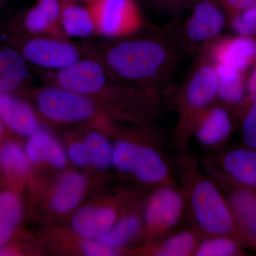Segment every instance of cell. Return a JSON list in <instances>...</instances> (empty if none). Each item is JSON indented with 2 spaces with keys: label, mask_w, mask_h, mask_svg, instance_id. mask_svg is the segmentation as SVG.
I'll list each match as a JSON object with an SVG mask.
<instances>
[{
  "label": "cell",
  "mask_w": 256,
  "mask_h": 256,
  "mask_svg": "<svg viewBox=\"0 0 256 256\" xmlns=\"http://www.w3.org/2000/svg\"><path fill=\"white\" fill-rule=\"evenodd\" d=\"M0 119L21 136H30L40 128L36 114L31 106L12 94L0 92Z\"/></svg>",
  "instance_id": "cell-15"
},
{
  "label": "cell",
  "mask_w": 256,
  "mask_h": 256,
  "mask_svg": "<svg viewBox=\"0 0 256 256\" xmlns=\"http://www.w3.org/2000/svg\"><path fill=\"white\" fill-rule=\"evenodd\" d=\"M76 2H82L86 3V4H88L90 3L98 1V0H76Z\"/></svg>",
  "instance_id": "cell-36"
},
{
  "label": "cell",
  "mask_w": 256,
  "mask_h": 256,
  "mask_svg": "<svg viewBox=\"0 0 256 256\" xmlns=\"http://www.w3.org/2000/svg\"><path fill=\"white\" fill-rule=\"evenodd\" d=\"M234 128L232 110L222 102H214L197 118L192 138L203 148L218 151L232 137Z\"/></svg>",
  "instance_id": "cell-12"
},
{
  "label": "cell",
  "mask_w": 256,
  "mask_h": 256,
  "mask_svg": "<svg viewBox=\"0 0 256 256\" xmlns=\"http://www.w3.org/2000/svg\"><path fill=\"white\" fill-rule=\"evenodd\" d=\"M166 146L164 133L156 126L146 142L121 138L114 146L112 165L152 188L178 186L172 162L166 154Z\"/></svg>",
  "instance_id": "cell-3"
},
{
  "label": "cell",
  "mask_w": 256,
  "mask_h": 256,
  "mask_svg": "<svg viewBox=\"0 0 256 256\" xmlns=\"http://www.w3.org/2000/svg\"><path fill=\"white\" fill-rule=\"evenodd\" d=\"M236 34L256 38V6L228 18Z\"/></svg>",
  "instance_id": "cell-28"
},
{
  "label": "cell",
  "mask_w": 256,
  "mask_h": 256,
  "mask_svg": "<svg viewBox=\"0 0 256 256\" xmlns=\"http://www.w3.org/2000/svg\"><path fill=\"white\" fill-rule=\"evenodd\" d=\"M4 122H2L1 119H0V136H2L3 132V129H4V126H3Z\"/></svg>",
  "instance_id": "cell-37"
},
{
  "label": "cell",
  "mask_w": 256,
  "mask_h": 256,
  "mask_svg": "<svg viewBox=\"0 0 256 256\" xmlns=\"http://www.w3.org/2000/svg\"><path fill=\"white\" fill-rule=\"evenodd\" d=\"M14 254L12 249L8 248H0V256H12Z\"/></svg>",
  "instance_id": "cell-35"
},
{
  "label": "cell",
  "mask_w": 256,
  "mask_h": 256,
  "mask_svg": "<svg viewBox=\"0 0 256 256\" xmlns=\"http://www.w3.org/2000/svg\"><path fill=\"white\" fill-rule=\"evenodd\" d=\"M244 245L228 236H210L200 240L194 256H244Z\"/></svg>",
  "instance_id": "cell-25"
},
{
  "label": "cell",
  "mask_w": 256,
  "mask_h": 256,
  "mask_svg": "<svg viewBox=\"0 0 256 256\" xmlns=\"http://www.w3.org/2000/svg\"><path fill=\"white\" fill-rule=\"evenodd\" d=\"M26 154L33 162H48L57 168H63L66 156L62 146L48 131L38 128L30 136Z\"/></svg>",
  "instance_id": "cell-20"
},
{
  "label": "cell",
  "mask_w": 256,
  "mask_h": 256,
  "mask_svg": "<svg viewBox=\"0 0 256 256\" xmlns=\"http://www.w3.org/2000/svg\"><path fill=\"white\" fill-rule=\"evenodd\" d=\"M186 214L182 192L178 186L153 188L143 210V232L148 242L172 233Z\"/></svg>",
  "instance_id": "cell-6"
},
{
  "label": "cell",
  "mask_w": 256,
  "mask_h": 256,
  "mask_svg": "<svg viewBox=\"0 0 256 256\" xmlns=\"http://www.w3.org/2000/svg\"><path fill=\"white\" fill-rule=\"evenodd\" d=\"M95 24L96 34L107 38L134 36L144 26V18L136 0H98L87 4Z\"/></svg>",
  "instance_id": "cell-8"
},
{
  "label": "cell",
  "mask_w": 256,
  "mask_h": 256,
  "mask_svg": "<svg viewBox=\"0 0 256 256\" xmlns=\"http://www.w3.org/2000/svg\"><path fill=\"white\" fill-rule=\"evenodd\" d=\"M22 214L21 202L14 194L6 192L0 194V248L11 236Z\"/></svg>",
  "instance_id": "cell-24"
},
{
  "label": "cell",
  "mask_w": 256,
  "mask_h": 256,
  "mask_svg": "<svg viewBox=\"0 0 256 256\" xmlns=\"http://www.w3.org/2000/svg\"><path fill=\"white\" fill-rule=\"evenodd\" d=\"M121 40L96 56L108 73L117 82L162 95L186 58L173 25Z\"/></svg>",
  "instance_id": "cell-1"
},
{
  "label": "cell",
  "mask_w": 256,
  "mask_h": 256,
  "mask_svg": "<svg viewBox=\"0 0 256 256\" xmlns=\"http://www.w3.org/2000/svg\"><path fill=\"white\" fill-rule=\"evenodd\" d=\"M228 18L256 6V0H218Z\"/></svg>",
  "instance_id": "cell-32"
},
{
  "label": "cell",
  "mask_w": 256,
  "mask_h": 256,
  "mask_svg": "<svg viewBox=\"0 0 256 256\" xmlns=\"http://www.w3.org/2000/svg\"><path fill=\"white\" fill-rule=\"evenodd\" d=\"M62 0H37L26 12L23 28L30 36H46L68 40L60 25Z\"/></svg>",
  "instance_id": "cell-14"
},
{
  "label": "cell",
  "mask_w": 256,
  "mask_h": 256,
  "mask_svg": "<svg viewBox=\"0 0 256 256\" xmlns=\"http://www.w3.org/2000/svg\"><path fill=\"white\" fill-rule=\"evenodd\" d=\"M201 236L191 227L149 242L146 254L154 256H194Z\"/></svg>",
  "instance_id": "cell-18"
},
{
  "label": "cell",
  "mask_w": 256,
  "mask_h": 256,
  "mask_svg": "<svg viewBox=\"0 0 256 256\" xmlns=\"http://www.w3.org/2000/svg\"><path fill=\"white\" fill-rule=\"evenodd\" d=\"M0 166L10 174L22 175L28 172L30 160L16 143H5L0 148Z\"/></svg>",
  "instance_id": "cell-27"
},
{
  "label": "cell",
  "mask_w": 256,
  "mask_h": 256,
  "mask_svg": "<svg viewBox=\"0 0 256 256\" xmlns=\"http://www.w3.org/2000/svg\"><path fill=\"white\" fill-rule=\"evenodd\" d=\"M141 232H143V218L136 214H130L117 220L97 238L119 252L120 249L137 238Z\"/></svg>",
  "instance_id": "cell-23"
},
{
  "label": "cell",
  "mask_w": 256,
  "mask_h": 256,
  "mask_svg": "<svg viewBox=\"0 0 256 256\" xmlns=\"http://www.w3.org/2000/svg\"><path fill=\"white\" fill-rule=\"evenodd\" d=\"M230 181L256 190V150L244 144L217 152L204 162Z\"/></svg>",
  "instance_id": "cell-11"
},
{
  "label": "cell",
  "mask_w": 256,
  "mask_h": 256,
  "mask_svg": "<svg viewBox=\"0 0 256 256\" xmlns=\"http://www.w3.org/2000/svg\"><path fill=\"white\" fill-rule=\"evenodd\" d=\"M200 54L198 62L178 92V120L171 144L178 152H188L192 130L198 116L217 99L218 77L214 64Z\"/></svg>",
  "instance_id": "cell-4"
},
{
  "label": "cell",
  "mask_w": 256,
  "mask_h": 256,
  "mask_svg": "<svg viewBox=\"0 0 256 256\" xmlns=\"http://www.w3.org/2000/svg\"><path fill=\"white\" fill-rule=\"evenodd\" d=\"M172 164L184 197L185 214L188 216L190 227L202 238L228 236L244 245L226 197L218 184L202 171L196 158L188 152H178Z\"/></svg>",
  "instance_id": "cell-2"
},
{
  "label": "cell",
  "mask_w": 256,
  "mask_h": 256,
  "mask_svg": "<svg viewBox=\"0 0 256 256\" xmlns=\"http://www.w3.org/2000/svg\"><path fill=\"white\" fill-rule=\"evenodd\" d=\"M86 188L84 175L67 173L60 178L54 192L50 206L57 213H66L76 208L82 200Z\"/></svg>",
  "instance_id": "cell-22"
},
{
  "label": "cell",
  "mask_w": 256,
  "mask_h": 256,
  "mask_svg": "<svg viewBox=\"0 0 256 256\" xmlns=\"http://www.w3.org/2000/svg\"><path fill=\"white\" fill-rule=\"evenodd\" d=\"M118 214L112 206L84 207L72 220L74 232L86 238H98L117 222Z\"/></svg>",
  "instance_id": "cell-17"
},
{
  "label": "cell",
  "mask_w": 256,
  "mask_h": 256,
  "mask_svg": "<svg viewBox=\"0 0 256 256\" xmlns=\"http://www.w3.org/2000/svg\"><path fill=\"white\" fill-rule=\"evenodd\" d=\"M37 108L40 114L57 124H76L95 118L101 112L95 100L56 86L40 88L36 94Z\"/></svg>",
  "instance_id": "cell-7"
},
{
  "label": "cell",
  "mask_w": 256,
  "mask_h": 256,
  "mask_svg": "<svg viewBox=\"0 0 256 256\" xmlns=\"http://www.w3.org/2000/svg\"><path fill=\"white\" fill-rule=\"evenodd\" d=\"M14 48L26 63L48 70H60L82 58L80 48L68 40L46 36L15 37Z\"/></svg>",
  "instance_id": "cell-9"
},
{
  "label": "cell",
  "mask_w": 256,
  "mask_h": 256,
  "mask_svg": "<svg viewBox=\"0 0 256 256\" xmlns=\"http://www.w3.org/2000/svg\"><path fill=\"white\" fill-rule=\"evenodd\" d=\"M68 156L70 161L78 166H86L90 164L88 150L85 142H76L69 148Z\"/></svg>",
  "instance_id": "cell-33"
},
{
  "label": "cell",
  "mask_w": 256,
  "mask_h": 256,
  "mask_svg": "<svg viewBox=\"0 0 256 256\" xmlns=\"http://www.w3.org/2000/svg\"><path fill=\"white\" fill-rule=\"evenodd\" d=\"M256 102V62L252 65V72L250 75L247 78V86H246V97L245 104H244L242 111L252 104ZM240 114L238 116H240Z\"/></svg>",
  "instance_id": "cell-34"
},
{
  "label": "cell",
  "mask_w": 256,
  "mask_h": 256,
  "mask_svg": "<svg viewBox=\"0 0 256 256\" xmlns=\"http://www.w3.org/2000/svg\"><path fill=\"white\" fill-rule=\"evenodd\" d=\"M203 166L226 197L244 245L256 250V190L230 181L210 165L203 162Z\"/></svg>",
  "instance_id": "cell-10"
},
{
  "label": "cell",
  "mask_w": 256,
  "mask_h": 256,
  "mask_svg": "<svg viewBox=\"0 0 256 256\" xmlns=\"http://www.w3.org/2000/svg\"><path fill=\"white\" fill-rule=\"evenodd\" d=\"M28 63L14 47L0 46V92L12 94L28 79Z\"/></svg>",
  "instance_id": "cell-19"
},
{
  "label": "cell",
  "mask_w": 256,
  "mask_h": 256,
  "mask_svg": "<svg viewBox=\"0 0 256 256\" xmlns=\"http://www.w3.org/2000/svg\"><path fill=\"white\" fill-rule=\"evenodd\" d=\"M191 10L181 24L173 25L186 57L198 53L222 36L228 20L218 0H196Z\"/></svg>",
  "instance_id": "cell-5"
},
{
  "label": "cell",
  "mask_w": 256,
  "mask_h": 256,
  "mask_svg": "<svg viewBox=\"0 0 256 256\" xmlns=\"http://www.w3.org/2000/svg\"><path fill=\"white\" fill-rule=\"evenodd\" d=\"M198 53L207 56L214 64L228 66L246 72L256 62V38L220 36Z\"/></svg>",
  "instance_id": "cell-13"
},
{
  "label": "cell",
  "mask_w": 256,
  "mask_h": 256,
  "mask_svg": "<svg viewBox=\"0 0 256 256\" xmlns=\"http://www.w3.org/2000/svg\"><path fill=\"white\" fill-rule=\"evenodd\" d=\"M90 163L99 170H106L112 164L114 146L110 141L100 132L89 133L86 138Z\"/></svg>",
  "instance_id": "cell-26"
},
{
  "label": "cell",
  "mask_w": 256,
  "mask_h": 256,
  "mask_svg": "<svg viewBox=\"0 0 256 256\" xmlns=\"http://www.w3.org/2000/svg\"><path fill=\"white\" fill-rule=\"evenodd\" d=\"M60 25L68 37L85 38L96 34L95 24L90 12L76 0H62Z\"/></svg>",
  "instance_id": "cell-21"
},
{
  "label": "cell",
  "mask_w": 256,
  "mask_h": 256,
  "mask_svg": "<svg viewBox=\"0 0 256 256\" xmlns=\"http://www.w3.org/2000/svg\"><path fill=\"white\" fill-rule=\"evenodd\" d=\"M214 66L218 77L217 98L229 109L240 114L246 97L245 72L222 64Z\"/></svg>",
  "instance_id": "cell-16"
},
{
  "label": "cell",
  "mask_w": 256,
  "mask_h": 256,
  "mask_svg": "<svg viewBox=\"0 0 256 256\" xmlns=\"http://www.w3.org/2000/svg\"><path fill=\"white\" fill-rule=\"evenodd\" d=\"M154 8L172 16H178L186 10H191L196 0H149Z\"/></svg>",
  "instance_id": "cell-30"
},
{
  "label": "cell",
  "mask_w": 256,
  "mask_h": 256,
  "mask_svg": "<svg viewBox=\"0 0 256 256\" xmlns=\"http://www.w3.org/2000/svg\"><path fill=\"white\" fill-rule=\"evenodd\" d=\"M239 116L244 144L256 150V102L248 106Z\"/></svg>",
  "instance_id": "cell-29"
},
{
  "label": "cell",
  "mask_w": 256,
  "mask_h": 256,
  "mask_svg": "<svg viewBox=\"0 0 256 256\" xmlns=\"http://www.w3.org/2000/svg\"><path fill=\"white\" fill-rule=\"evenodd\" d=\"M82 250L85 255L88 256H111L119 254L97 238H86L82 242Z\"/></svg>",
  "instance_id": "cell-31"
}]
</instances>
